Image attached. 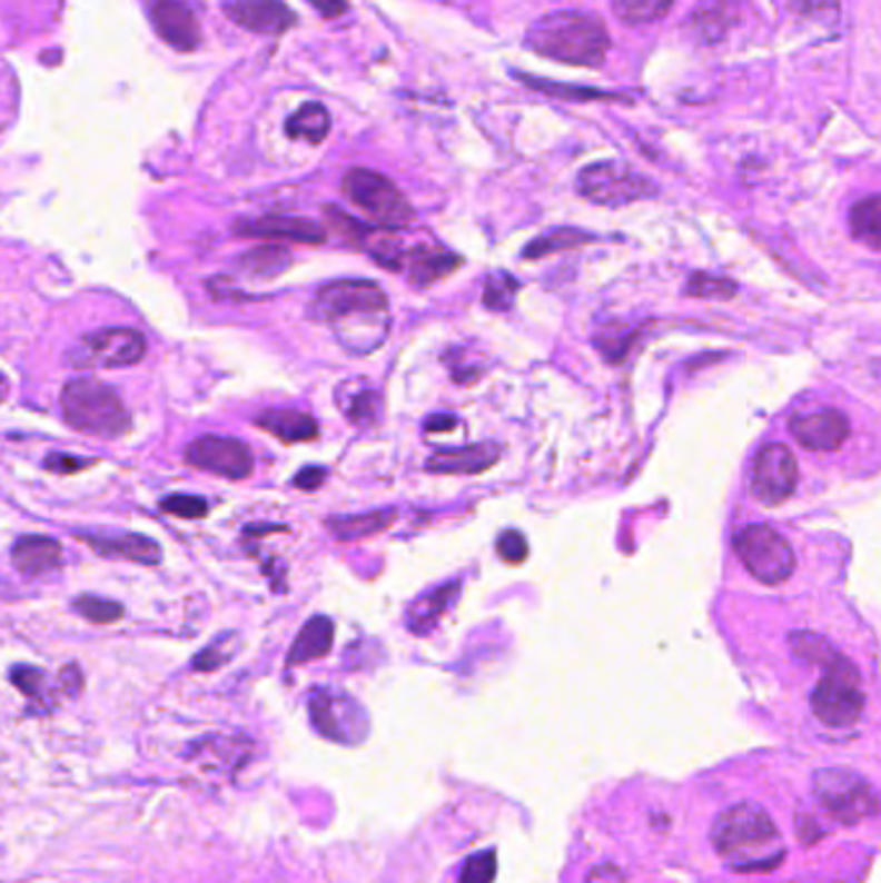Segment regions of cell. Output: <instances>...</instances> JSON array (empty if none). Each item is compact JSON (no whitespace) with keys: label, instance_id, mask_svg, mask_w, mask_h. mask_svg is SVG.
<instances>
[{"label":"cell","instance_id":"obj_28","mask_svg":"<svg viewBox=\"0 0 881 883\" xmlns=\"http://www.w3.org/2000/svg\"><path fill=\"white\" fill-rule=\"evenodd\" d=\"M290 264H293V256L287 248L261 246V248H254V251L240 256L238 267L244 269L248 277L269 279V277H279L285 269H290Z\"/></svg>","mask_w":881,"mask_h":883},{"label":"cell","instance_id":"obj_6","mask_svg":"<svg viewBox=\"0 0 881 883\" xmlns=\"http://www.w3.org/2000/svg\"><path fill=\"white\" fill-rule=\"evenodd\" d=\"M344 195L380 228H406L414 220V207L394 181L370 168H352L341 181Z\"/></svg>","mask_w":881,"mask_h":883},{"label":"cell","instance_id":"obj_35","mask_svg":"<svg viewBox=\"0 0 881 883\" xmlns=\"http://www.w3.org/2000/svg\"><path fill=\"white\" fill-rule=\"evenodd\" d=\"M789 644H791V648H794V654L799 656V659H804V662L828 666L838 656L835 648H832L822 636H816V633H791Z\"/></svg>","mask_w":881,"mask_h":883},{"label":"cell","instance_id":"obj_24","mask_svg":"<svg viewBox=\"0 0 881 883\" xmlns=\"http://www.w3.org/2000/svg\"><path fill=\"white\" fill-rule=\"evenodd\" d=\"M331 644H334V623L324 615L310 617V621L303 625L298 638H295L290 654H287V664L298 666L320 659V656L331 652Z\"/></svg>","mask_w":881,"mask_h":883},{"label":"cell","instance_id":"obj_37","mask_svg":"<svg viewBox=\"0 0 881 883\" xmlns=\"http://www.w3.org/2000/svg\"><path fill=\"white\" fill-rule=\"evenodd\" d=\"M789 11L799 19L835 23L840 19V0H786Z\"/></svg>","mask_w":881,"mask_h":883},{"label":"cell","instance_id":"obj_39","mask_svg":"<svg viewBox=\"0 0 881 883\" xmlns=\"http://www.w3.org/2000/svg\"><path fill=\"white\" fill-rule=\"evenodd\" d=\"M380 408V396L375 390H359L347 400H341V411L349 416L355 424H370L375 421Z\"/></svg>","mask_w":881,"mask_h":883},{"label":"cell","instance_id":"obj_50","mask_svg":"<svg viewBox=\"0 0 881 883\" xmlns=\"http://www.w3.org/2000/svg\"><path fill=\"white\" fill-rule=\"evenodd\" d=\"M6 396H8V383H6V375H0V404H3Z\"/></svg>","mask_w":881,"mask_h":883},{"label":"cell","instance_id":"obj_14","mask_svg":"<svg viewBox=\"0 0 881 883\" xmlns=\"http://www.w3.org/2000/svg\"><path fill=\"white\" fill-rule=\"evenodd\" d=\"M158 37L174 50L189 52L199 44V21L184 0H146Z\"/></svg>","mask_w":881,"mask_h":883},{"label":"cell","instance_id":"obj_13","mask_svg":"<svg viewBox=\"0 0 881 883\" xmlns=\"http://www.w3.org/2000/svg\"><path fill=\"white\" fill-rule=\"evenodd\" d=\"M184 457L195 468L210 470L215 476L230 480H244L254 470V457L248 447L244 442L228 437H199L187 447Z\"/></svg>","mask_w":881,"mask_h":883},{"label":"cell","instance_id":"obj_46","mask_svg":"<svg viewBox=\"0 0 881 883\" xmlns=\"http://www.w3.org/2000/svg\"><path fill=\"white\" fill-rule=\"evenodd\" d=\"M584 883H626V876H623V873L615 869V865L605 863V865H597V869L590 873L587 881H584Z\"/></svg>","mask_w":881,"mask_h":883},{"label":"cell","instance_id":"obj_33","mask_svg":"<svg viewBox=\"0 0 881 883\" xmlns=\"http://www.w3.org/2000/svg\"><path fill=\"white\" fill-rule=\"evenodd\" d=\"M590 240H595V236H590V232H582V230H568V228L551 230V232H546V236H541L538 240H535V244L525 248V259H541V256H546V254L561 251V248L584 246V244H590Z\"/></svg>","mask_w":881,"mask_h":883},{"label":"cell","instance_id":"obj_34","mask_svg":"<svg viewBox=\"0 0 881 883\" xmlns=\"http://www.w3.org/2000/svg\"><path fill=\"white\" fill-rule=\"evenodd\" d=\"M736 290H740V287H736L732 279L711 277V275H693L685 285V295L699 297V300H732Z\"/></svg>","mask_w":881,"mask_h":883},{"label":"cell","instance_id":"obj_2","mask_svg":"<svg viewBox=\"0 0 881 883\" xmlns=\"http://www.w3.org/2000/svg\"><path fill=\"white\" fill-rule=\"evenodd\" d=\"M711 842L729 869L736 873H771L786 857L779 826L763 806L736 804L716 818Z\"/></svg>","mask_w":881,"mask_h":883},{"label":"cell","instance_id":"obj_49","mask_svg":"<svg viewBox=\"0 0 881 883\" xmlns=\"http://www.w3.org/2000/svg\"><path fill=\"white\" fill-rule=\"evenodd\" d=\"M455 424H458V419H455V416L435 414V416H429L427 421H424V429H427V431H445V429H455Z\"/></svg>","mask_w":881,"mask_h":883},{"label":"cell","instance_id":"obj_26","mask_svg":"<svg viewBox=\"0 0 881 883\" xmlns=\"http://www.w3.org/2000/svg\"><path fill=\"white\" fill-rule=\"evenodd\" d=\"M396 517V509H380L370 512V515H352V517H331L326 522L328 529L339 537V540H363L380 529H386Z\"/></svg>","mask_w":881,"mask_h":883},{"label":"cell","instance_id":"obj_4","mask_svg":"<svg viewBox=\"0 0 881 883\" xmlns=\"http://www.w3.org/2000/svg\"><path fill=\"white\" fill-rule=\"evenodd\" d=\"M60 400L66 421L86 435L122 437L130 429V414L111 385L80 377L62 388Z\"/></svg>","mask_w":881,"mask_h":883},{"label":"cell","instance_id":"obj_42","mask_svg":"<svg viewBox=\"0 0 881 883\" xmlns=\"http://www.w3.org/2000/svg\"><path fill=\"white\" fill-rule=\"evenodd\" d=\"M11 682L31 701H44L47 695V674L37 666H13Z\"/></svg>","mask_w":881,"mask_h":883},{"label":"cell","instance_id":"obj_40","mask_svg":"<svg viewBox=\"0 0 881 883\" xmlns=\"http://www.w3.org/2000/svg\"><path fill=\"white\" fill-rule=\"evenodd\" d=\"M496 876V853L494 850H481L471 855L461 869L458 883H492Z\"/></svg>","mask_w":881,"mask_h":883},{"label":"cell","instance_id":"obj_9","mask_svg":"<svg viewBox=\"0 0 881 883\" xmlns=\"http://www.w3.org/2000/svg\"><path fill=\"white\" fill-rule=\"evenodd\" d=\"M814 796L832 818L843 824L863 822L877 814V791L867 777L851 770H820L814 773Z\"/></svg>","mask_w":881,"mask_h":883},{"label":"cell","instance_id":"obj_10","mask_svg":"<svg viewBox=\"0 0 881 883\" xmlns=\"http://www.w3.org/2000/svg\"><path fill=\"white\" fill-rule=\"evenodd\" d=\"M146 351V336L135 328H101V331L86 334L70 349L68 363L76 369H117L138 365Z\"/></svg>","mask_w":881,"mask_h":883},{"label":"cell","instance_id":"obj_38","mask_svg":"<svg viewBox=\"0 0 881 883\" xmlns=\"http://www.w3.org/2000/svg\"><path fill=\"white\" fill-rule=\"evenodd\" d=\"M519 285L507 275H492L486 277L484 285V305L492 310H507L515 302V295Z\"/></svg>","mask_w":881,"mask_h":883},{"label":"cell","instance_id":"obj_17","mask_svg":"<svg viewBox=\"0 0 881 883\" xmlns=\"http://www.w3.org/2000/svg\"><path fill=\"white\" fill-rule=\"evenodd\" d=\"M461 264V256L445 251V248L416 246L412 251L398 254L394 271H404L414 287H429L439 282V279H445L447 275H453Z\"/></svg>","mask_w":881,"mask_h":883},{"label":"cell","instance_id":"obj_19","mask_svg":"<svg viewBox=\"0 0 881 883\" xmlns=\"http://www.w3.org/2000/svg\"><path fill=\"white\" fill-rule=\"evenodd\" d=\"M80 540H86L96 553L111 558H127L135 560L140 566H158L164 553H160L158 543L150 540L146 535H135V533H86L78 535Z\"/></svg>","mask_w":881,"mask_h":883},{"label":"cell","instance_id":"obj_20","mask_svg":"<svg viewBox=\"0 0 881 883\" xmlns=\"http://www.w3.org/2000/svg\"><path fill=\"white\" fill-rule=\"evenodd\" d=\"M502 447L494 442H481V445L443 449L427 460L429 473H443V476H474L499 460Z\"/></svg>","mask_w":881,"mask_h":883},{"label":"cell","instance_id":"obj_44","mask_svg":"<svg viewBox=\"0 0 881 883\" xmlns=\"http://www.w3.org/2000/svg\"><path fill=\"white\" fill-rule=\"evenodd\" d=\"M93 463L96 460H86V457H73V455H60V453H52L44 457V468L52 473H60V476H70V473L83 470Z\"/></svg>","mask_w":881,"mask_h":883},{"label":"cell","instance_id":"obj_41","mask_svg":"<svg viewBox=\"0 0 881 883\" xmlns=\"http://www.w3.org/2000/svg\"><path fill=\"white\" fill-rule=\"evenodd\" d=\"M160 512H166V515H174V517H181V519H202L207 512H210V504H207L202 496L176 494V496H168V499L160 502Z\"/></svg>","mask_w":881,"mask_h":883},{"label":"cell","instance_id":"obj_8","mask_svg":"<svg viewBox=\"0 0 881 883\" xmlns=\"http://www.w3.org/2000/svg\"><path fill=\"white\" fill-rule=\"evenodd\" d=\"M576 189L584 199L603 207H626L656 195V187L646 176H641L626 163H618V160H603V163L582 168Z\"/></svg>","mask_w":881,"mask_h":883},{"label":"cell","instance_id":"obj_12","mask_svg":"<svg viewBox=\"0 0 881 883\" xmlns=\"http://www.w3.org/2000/svg\"><path fill=\"white\" fill-rule=\"evenodd\" d=\"M799 468L796 457L786 445L773 442L760 449L755 463H752L750 488L752 496L763 504V507H779L796 492Z\"/></svg>","mask_w":881,"mask_h":883},{"label":"cell","instance_id":"obj_30","mask_svg":"<svg viewBox=\"0 0 881 883\" xmlns=\"http://www.w3.org/2000/svg\"><path fill=\"white\" fill-rule=\"evenodd\" d=\"M517 78L523 80L525 86L535 88V91L541 93H548V96H556L561 101H628V96H618V93H607V91H600V88H580V86H558V83H548V80H541V78H531V76H519Z\"/></svg>","mask_w":881,"mask_h":883},{"label":"cell","instance_id":"obj_36","mask_svg":"<svg viewBox=\"0 0 881 883\" xmlns=\"http://www.w3.org/2000/svg\"><path fill=\"white\" fill-rule=\"evenodd\" d=\"M76 613L80 617H86V621H91L96 625H109V623H117L119 617L125 615V609L119 602H109L103 597H93V594H83V597H78L73 602Z\"/></svg>","mask_w":881,"mask_h":883},{"label":"cell","instance_id":"obj_25","mask_svg":"<svg viewBox=\"0 0 881 883\" xmlns=\"http://www.w3.org/2000/svg\"><path fill=\"white\" fill-rule=\"evenodd\" d=\"M734 23V13L726 0H709L687 16V29L701 44H714Z\"/></svg>","mask_w":881,"mask_h":883},{"label":"cell","instance_id":"obj_43","mask_svg":"<svg viewBox=\"0 0 881 883\" xmlns=\"http://www.w3.org/2000/svg\"><path fill=\"white\" fill-rule=\"evenodd\" d=\"M496 550H499L502 560H507V564H512V566L525 564V558H527V543H525V537L517 533V529H507V533H502L499 540H496Z\"/></svg>","mask_w":881,"mask_h":883},{"label":"cell","instance_id":"obj_3","mask_svg":"<svg viewBox=\"0 0 881 883\" xmlns=\"http://www.w3.org/2000/svg\"><path fill=\"white\" fill-rule=\"evenodd\" d=\"M525 44L543 58L566 62V66L600 68L611 50V34L595 13L556 11L543 16L527 29Z\"/></svg>","mask_w":881,"mask_h":883},{"label":"cell","instance_id":"obj_48","mask_svg":"<svg viewBox=\"0 0 881 883\" xmlns=\"http://www.w3.org/2000/svg\"><path fill=\"white\" fill-rule=\"evenodd\" d=\"M80 685H83V677H80L78 666H66V669L60 672V689H66L68 695H78Z\"/></svg>","mask_w":881,"mask_h":883},{"label":"cell","instance_id":"obj_47","mask_svg":"<svg viewBox=\"0 0 881 883\" xmlns=\"http://www.w3.org/2000/svg\"><path fill=\"white\" fill-rule=\"evenodd\" d=\"M324 19H339L341 13H347V0H308Z\"/></svg>","mask_w":881,"mask_h":883},{"label":"cell","instance_id":"obj_31","mask_svg":"<svg viewBox=\"0 0 881 883\" xmlns=\"http://www.w3.org/2000/svg\"><path fill=\"white\" fill-rule=\"evenodd\" d=\"M611 6L623 23H652L670 13L672 0H611Z\"/></svg>","mask_w":881,"mask_h":883},{"label":"cell","instance_id":"obj_1","mask_svg":"<svg viewBox=\"0 0 881 883\" xmlns=\"http://www.w3.org/2000/svg\"><path fill=\"white\" fill-rule=\"evenodd\" d=\"M310 316L331 326L336 339L352 355H370L390 331L388 295L365 279H339L320 287Z\"/></svg>","mask_w":881,"mask_h":883},{"label":"cell","instance_id":"obj_32","mask_svg":"<svg viewBox=\"0 0 881 883\" xmlns=\"http://www.w3.org/2000/svg\"><path fill=\"white\" fill-rule=\"evenodd\" d=\"M238 648H240V638L236 633H222V636L215 638L210 646H205L191 664H195L197 672H215L220 669V666L234 662Z\"/></svg>","mask_w":881,"mask_h":883},{"label":"cell","instance_id":"obj_18","mask_svg":"<svg viewBox=\"0 0 881 883\" xmlns=\"http://www.w3.org/2000/svg\"><path fill=\"white\" fill-rule=\"evenodd\" d=\"M236 232L244 238H271L295 240V244H324L326 230L306 218H287V215H267V218L238 222Z\"/></svg>","mask_w":881,"mask_h":883},{"label":"cell","instance_id":"obj_15","mask_svg":"<svg viewBox=\"0 0 881 883\" xmlns=\"http://www.w3.org/2000/svg\"><path fill=\"white\" fill-rule=\"evenodd\" d=\"M222 13L256 34H283L295 27V13L283 0H222Z\"/></svg>","mask_w":881,"mask_h":883},{"label":"cell","instance_id":"obj_29","mask_svg":"<svg viewBox=\"0 0 881 883\" xmlns=\"http://www.w3.org/2000/svg\"><path fill=\"white\" fill-rule=\"evenodd\" d=\"M851 230L855 238L863 240L869 248H874V251H879V246H881V199L877 195H871L853 205Z\"/></svg>","mask_w":881,"mask_h":883},{"label":"cell","instance_id":"obj_22","mask_svg":"<svg viewBox=\"0 0 881 883\" xmlns=\"http://www.w3.org/2000/svg\"><path fill=\"white\" fill-rule=\"evenodd\" d=\"M458 597H461V582L443 584V587L435 592L422 594V597L416 599L406 613L408 628H412V633H416V636H424V633L435 631L439 617H443L447 609L458 602Z\"/></svg>","mask_w":881,"mask_h":883},{"label":"cell","instance_id":"obj_16","mask_svg":"<svg viewBox=\"0 0 881 883\" xmlns=\"http://www.w3.org/2000/svg\"><path fill=\"white\" fill-rule=\"evenodd\" d=\"M789 429H791V435L796 437L801 447L820 449V453H832V449H840L843 447V442L848 439V435H851L848 416L835 411V408L794 416L789 424Z\"/></svg>","mask_w":881,"mask_h":883},{"label":"cell","instance_id":"obj_23","mask_svg":"<svg viewBox=\"0 0 881 883\" xmlns=\"http://www.w3.org/2000/svg\"><path fill=\"white\" fill-rule=\"evenodd\" d=\"M256 427L269 431L271 437L295 445V442H310L318 437V424L314 416L290 411V408H279V411H264L256 419Z\"/></svg>","mask_w":881,"mask_h":883},{"label":"cell","instance_id":"obj_27","mask_svg":"<svg viewBox=\"0 0 881 883\" xmlns=\"http://www.w3.org/2000/svg\"><path fill=\"white\" fill-rule=\"evenodd\" d=\"M285 130L293 140H308L316 146V142H324L328 130H331V117H328L326 107L310 101V103H303V107L295 111L290 119H287Z\"/></svg>","mask_w":881,"mask_h":883},{"label":"cell","instance_id":"obj_11","mask_svg":"<svg viewBox=\"0 0 881 883\" xmlns=\"http://www.w3.org/2000/svg\"><path fill=\"white\" fill-rule=\"evenodd\" d=\"M310 721L316 732L339 744H357L370 732V721L363 705L339 689L320 687L310 695Z\"/></svg>","mask_w":881,"mask_h":883},{"label":"cell","instance_id":"obj_21","mask_svg":"<svg viewBox=\"0 0 881 883\" xmlns=\"http://www.w3.org/2000/svg\"><path fill=\"white\" fill-rule=\"evenodd\" d=\"M11 558L16 572L34 579V576H44L55 572V568L62 564V548L58 540H52V537L27 535L16 540Z\"/></svg>","mask_w":881,"mask_h":883},{"label":"cell","instance_id":"obj_5","mask_svg":"<svg viewBox=\"0 0 881 883\" xmlns=\"http://www.w3.org/2000/svg\"><path fill=\"white\" fill-rule=\"evenodd\" d=\"M812 713L830 728H845L861 718L867 708L861 674L845 656H835L824 666L822 679L812 689Z\"/></svg>","mask_w":881,"mask_h":883},{"label":"cell","instance_id":"obj_45","mask_svg":"<svg viewBox=\"0 0 881 883\" xmlns=\"http://www.w3.org/2000/svg\"><path fill=\"white\" fill-rule=\"evenodd\" d=\"M324 480H326L324 468H303L298 476H295L293 484L298 488H306V492H314V488H318Z\"/></svg>","mask_w":881,"mask_h":883},{"label":"cell","instance_id":"obj_7","mask_svg":"<svg viewBox=\"0 0 881 883\" xmlns=\"http://www.w3.org/2000/svg\"><path fill=\"white\" fill-rule=\"evenodd\" d=\"M734 553L758 582L775 587L794 574L796 556L789 540L768 525H748L734 535Z\"/></svg>","mask_w":881,"mask_h":883}]
</instances>
